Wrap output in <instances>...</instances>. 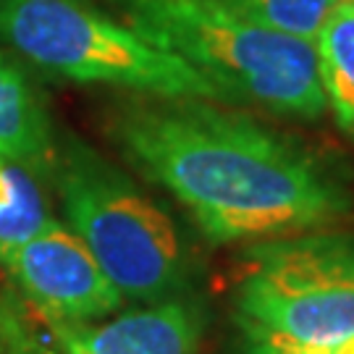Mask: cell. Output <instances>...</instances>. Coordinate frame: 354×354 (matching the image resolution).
<instances>
[{
  "mask_svg": "<svg viewBox=\"0 0 354 354\" xmlns=\"http://www.w3.org/2000/svg\"><path fill=\"white\" fill-rule=\"evenodd\" d=\"M105 131L213 244L323 231L354 213L339 168L226 102L129 95L108 111Z\"/></svg>",
  "mask_w": 354,
  "mask_h": 354,
  "instance_id": "cell-1",
  "label": "cell"
},
{
  "mask_svg": "<svg viewBox=\"0 0 354 354\" xmlns=\"http://www.w3.org/2000/svg\"><path fill=\"white\" fill-rule=\"evenodd\" d=\"M158 50L210 79L226 102L315 121L328 102L317 76L315 42L281 35L223 0H105Z\"/></svg>",
  "mask_w": 354,
  "mask_h": 354,
  "instance_id": "cell-2",
  "label": "cell"
},
{
  "mask_svg": "<svg viewBox=\"0 0 354 354\" xmlns=\"http://www.w3.org/2000/svg\"><path fill=\"white\" fill-rule=\"evenodd\" d=\"M53 187L68 228L127 302L194 294L197 263L174 218L95 147L74 134L58 140Z\"/></svg>",
  "mask_w": 354,
  "mask_h": 354,
  "instance_id": "cell-3",
  "label": "cell"
},
{
  "mask_svg": "<svg viewBox=\"0 0 354 354\" xmlns=\"http://www.w3.org/2000/svg\"><path fill=\"white\" fill-rule=\"evenodd\" d=\"M0 45L71 84L226 102L210 79L89 0H0Z\"/></svg>",
  "mask_w": 354,
  "mask_h": 354,
  "instance_id": "cell-4",
  "label": "cell"
},
{
  "mask_svg": "<svg viewBox=\"0 0 354 354\" xmlns=\"http://www.w3.org/2000/svg\"><path fill=\"white\" fill-rule=\"evenodd\" d=\"M234 320L315 349L354 336V236L307 231L252 244L234 289Z\"/></svg>",
  "mask_w": 354,
  "mask_h": 354,
  "instance_id": "cell-5",
  "label": "cell"
},
{
  "mask_svg": "<svg viewBox=\"0 0 354 354\" xmlns=\"http://www.w3.org/2000/svg\"><path fill=\"white\" fill-rule=\"evenodd\" d=\"M0 268L53 326L97 323L115 315L127 302L87 244L55 218L6 254Z\"/></svg>",
  "mask_w": 354,
  "mask_h": 354,
  "instance_id": "cell-6",
  "label": "cell"
},
{
  "mask_svg": "<svg viewBox=\"0 0 354 354\" xmlns=\"http://www.w3.org/2000/svg\"><path fill=\"white\" fill-rule=\"evenodd\" d=\"M205 323V304L181 294L97 323L50 326L66 354H194Z\"/></svg>",
  "mask_w": 354,
  "mask_h": 354,
  "instance_id": "cell-7",
  "label": "cell"
},
{
  "mask_svg": "<svg viewBox=\"0 0 354 354\" xmlns=\"http://www.w3.org/2000/svg\"><path fill=\"white\" fill-rule=\"evenodd\" d=\"M0 152L39 184H53L58 134L39 87L19 61L0 50Z\"/></svg>",
  "mask_w": 354,
  "mask_h": 354,
  "instance_id": "cell-8",
  "label": "cell"
},
{
  "mask_svg": "<svg viewBox=\"0 0 354 354\" xmlns=\"http://www.w3.org/2000/svg\"><path fill=\"white\" fill-rule=\"evenodd\" d=\"M317 76L336 124L354 137V3L339 0L315 37Z\"/></svg>",
  "mask_w": 354,
  "mask_h": 354,
  "instance_id": "cell-9",
  "label": "cell"
},
{
  "mask_svg": "<svg viewBox=\"0 0 354 354\" xmlns=\"http://www.w3.org/2000/svg\"><path fill=\"white\" fill-rule=\"evenodd\" d=\"M37 178L0 152V260L53 221Z\"/></svg>",
  "mask_w": 354,
  "mask_h": 354,
  "instance_id": "cell-10",
  "label": "cell"
},
{
  "mask_svg": "<svg viewBox=\"0 0 354 354\" xmlns=\"http://www.w3.org/2000/svg\"><path fill=\"white\" fill-rule=\"evenodd\" d=\"M0 354H66L53 326L19 289H0Z\"/></svg>",
  "mask_w": 354,
  "mask_h": 354,
  "instance_id": "cell-11",
  "label": "cell"
},
{
  "mask_svg": "<svg viewBox=\"0 0 354 354\" xmlns=\"http://www.w3.org/2000/svg\"><path fill=\"white\" fill-rule=\"evenodd\" d=\"M234 11L281 35L315 42L339 0H223Z\"/></svg>",
  "mask_w": 354,
  "mask_h": 354,
  "instance_id": "cell-12",
  "label": "cell"
},
{
  "mask_svg": "<svg viewBox=\"0 0 354 354\" xmlns=\"http://www.w3.org/2000/svg\"><path fill=\"white\" fill-rule=\"evenodd\" d=\"M239 328V346L236 354H328V349H315V346H304V344L281 339L266 330H254L247 326Z\"/></svg>",
  "mask_w": 354,
  "mask_h": 354,
  "instance_id": "cell-13",
  "label": "cell"
},
{
  "mask_svg": "<svg viewBox=\"0 0 354 354\" xmlns=\"http://www.w3.org/2000/svg\"><path fill=\"white\" fill-rule=\"evenodd\" d=\"M328 354H354V336H349V339L339 342L336 346H330Z\"/></svg>",
  "mask_w": 354,
  "mask_h": 354,
  "instance_id": "cell-14",
  "label": "cell"
},
{
  "mask_svg": "<svg viewBox=\"0 0 354 354\" xmlns=\"http://www.w3.org/2000/svg\"><path fill=\"white\" fill-rule=\"evenodd\" d=\"M352 3H354V0H352Z\"/></svg>",
  "mask_w": 354,
  "mask_h": 354,
  "instance_id": "cell-15",
  "label": "cell"
}]
</instances>
